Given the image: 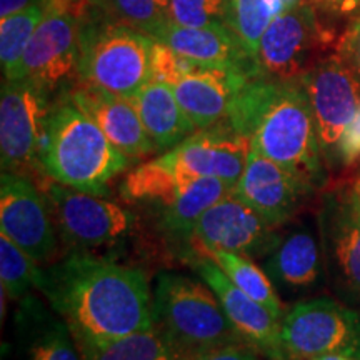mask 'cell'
I'll return each mask as SVG.
<instances>
[{
  "instance_id": "1",
  "label": "cell",
  "mask_w": 360,
  "mask_h": 360,
  "mask_svg": "<svg viewBox=\"0 0 360 360\" xmlns=\"http://www.w3.org/2000/svg\"><path fill=\"white\" fill-rule=\"evenodd\" d=\"M40 292L75 342H107L154 326L146 274L92 252L72 250L44 272Z\"/></svg>"
},
{
  "instance_id": "2",
  "label": "cell",
  "mask_w": 360,
  "mask_h": 360,
  "mask_svg": "<svg viewBox=\"0 0 360 360\" xmlns=\"http://www.w3.org/2000/svg\"><path fill=\"white\" fill-rule=\"evenodd\" d=\"M227 122L250 139L252 150L257 154L315 187L326 184V162L302 80L276 82L249 77L238 90Z\"/></svg>"
},
{
  "instance_id": "3",
  "label": "cell",
  "mask_w": 360,
  "mask_h": 360,
  "mask_svg": "<svg viewBox=\"0 0 360 360\" xmlns=\"http://www.w3.org/2000/svg\"><path fill=\"white\" fill-rule=\"evenodd\" d=\"M40 164L51 180L107 195V184L129 167L130 157L65 96L52 105Z\"/></svg>"
},
{
  "instance_id": "4",
  "label": "cell",
  "mask_w": 360,
  "mask_h": 360,
  "mask_svg": "<svg viewBox=\"0 0 360 360\" xmlns=\"http://www.w3.org/2000/svg\"><path fill=\"white\" fill-rule=\"evenodd\" d=\"M154 323L180 359L231 344H245L229 322L217 295L204 281L180 274H160L152 299Z\"/></svg>"
},
{
  "instance_id": "5",
  "label": "cell",
  "mask_w": 360,
  "mask_h": 360,
  "mask_svg": "<svg viewBox=\"0 0 360 360\" xmlns=\"http://www.w3.org/2000/svg\"><path fill=\"white\" fill-rule=\"evenodd\" d=\"M150 35L82 8L79 84L132 98L152 79Z\"/></svg>"
},
{
  "instance_id": "6",
  "label": "cell",
  "mask_w": 360,
  "mask_h": 360,
  "mask_svg": "<svg viewBox=\"0 0 360 360\" xmlns=\"http://www.w3.org/2000/svg\"><path fill=\"white\" fill-rule=\"evenodd\" d=\"M40 85L25 79H6L0 92V159L2 172L44 174L42 148L52 105Z\"/></svg>"
},
{
  "instance_id": "7",
  "label": "cell",
  "mask_w": 360,
  "mask_h": 360,
  "mask_svg": "<svg viewBox=\"0 0 360 360\" xmlns=\"http://www.w3.org/2000/svg\"><path fill=\"white\" fill-rule=\"evenodd\" d=\"M281 337L287 360L323 354L360 360V312L328 297L300 300L283 315Z\"/></svg>"
},
{
  "instance_id": "8",
  "label": "cell",
  "mask_w": 360,
  "mask_h": 360,
  "mask_svg": "<svg viewBox=\"0 0 360 360\" xmlns=\"http://www.w3.org/2000/svg\"><path fill=\"white\" fill-rule=\"evenodd\" d=\"M45 199L57 232L72 250L92 252L115 245L134 227L132 212L105 195L77 191L52 180L45 186Z\"/></svg>"
},
{
  "instance_id": "9",
  "label": "cell",
  "mask_w": 360,
  "mask_h": 360,
  "mask_svg": "<svg viewBox=\"0 0 360 360\" xmlns=\"http://www.w3.org/2000/svg\"><path fill=\"white\" fill-rule=\"evenodd\" d=\"M330 32L319 22L310 2H299L270 22L254 58L255 75L276 82L302 80L314 53L330 42Z\"/></svg>"
},
{
  "instance_id": "10",
  "label": "cell",
  "mask_w": 360,
  "mask_h": 360,
  "mask_svg": "<svg viewBox=\"0 0 360 360\" xmlns=\"http://www.w3.org/2000/svg\"><path fill=\"white\" fill-rule=\"evenodd\" d=\"M79 29L80 12L69 0H49L47 13L27 45L15 79L30 80L49 94L69 87L74 77L79 79Z\"/></svg>"
},
{
  "instance_id": "11",
  "label": "cell",
  "mask_w": 360,
  "mask_h": 360,
  "mask_svg": "<svg viewBox=\"0 0 360 360\" xmlns=\"http://www.w3.org/2000/svg\"><path fill=\"white\" fill-rule=\"evenodd\" d=\"M317 125L323 162L340 167L339 143L360 105V84L339 53L314 64L302 77Z\"/></svg>"
},
{
  "instance_id": "12",
  "label": "cell",
  "mask_w": 360,
  "mask_h": 360,
  "mask_svg": "<svg viewBox=\"0 0 360 360\" xmlns=\"http://www.w3.org/2000/svg\"><path fill=\"white\" fill-rule=\"evenodd\" d=\"M319 231L327 282L345 304L360 305V209L350 191L326 197Z\"/></svg>"
},
{
  "instance_id": "13",
  "label": "cell",
  "mask_w": 360,
  "mask_h": 360,
  "mask_svg": "<svg viewBox=\"0 0 360 360\" xmlns=\"http://www.w3.org/2000/svg\"><path fill=\"white\" fill-rule=\"evenodd\" d=\"M0 227L37 264L56 257L58 242L51 207L27 175L2 172Z\"/></svg>"
},
{
  "instance_id": "14",
  "label": "cell",
  "mask_w": 360,
  "mask_h": 360,
  "mask_svg": "<svg viewBox=\"0 0 360 360\" xmlns=\"http://www.w3.org/2000/svg\"><path fill=\"white\" fill-rule=\"evenodd\" d=\"M191 265L217 295L229 322L247 345L270 360H287L281 337V319L238 289L210 257L193 259Z\"/></svg>"
},
{
  "instance_id": "15",
  "label": "cell",
  "mask_w": 360,
  "mask_h": 360,
  "mask_svg": "<svg viewBox=\"0 0 360 360\" xmlns=\"http://www.w3.org/2000/svg\"><path fill=\"white\" fill-rule=\"evenodd\" d=\"M315 188L309 180L250 150L233 195L277 229L300 209Z\"/></svg>"
},
{
  "instance_id": "16",
  "label": "cell",
  "mask_w": 360,
  "mask_h": 360,
  "mask_svg": "<svg viewBox=\"0 0 360 360\" xmlns=\"http://www.w3.org/2000/svg\"><path fill=\"white\" fill-rule=\"evenodd\" d=\"M193 237L205 249L264 259L276 245L278 232L231 192L202 215Z\"/></svg>"
},
{
  "instance_id": "17",
  "label": "cell",
  "mask_w": 360,
  "mask_h": 360,
  "mask_svg": "<svg viewBox=\"0 0 360 360\" xmlns=\"http://www.w3.org/2000/svg\"><path fill=\"white\" fill-rule=\"evenodd\" d=\"M252 150L250 139L237 132L227 120L199 129L169 155L192 179L214 177L236 188Z\"/></svg>"
},
{
  "instance_id": "18",
  "label": "cell",
  "mask_w": 360,
  "mask_h": 360,
  "mask_svg": "<svg viewBox=\"0 0 360 360\" xmlns=\"http://www.w3.org/2000/svg\"><path fill=\"white\" fill-rule=\"evenodd\" d=\"M264 270L276 289L287 295L317 290L327 281L319 225L302 222L278 232L276 245L264 257Z\"/></svg>"
},
{
  "instance_id": "19",
  "label": "cell",
  "mask_w": 360,
  "mask_h": 360,
  "mask_svg": "<svg viewBox=\"0 0 360 360\" xmlns=\"http://www.w3.org/2000/svg\"><path fill=\"white\" fill-rule=\"evenodd\" d=\"M244 72L197 64L191 60L186 74L170 85L197 130L227 120L238 90L247 82Z\"/></svg>"
},
{
  "instance_id": "20",
  "label": "cell",
  "mask_w": 360,
  "mask_h": 360,
  "mask_svg": "<svg viewBox=\"0 0 360 360\" xmlns=\"http://www.w3.org/2000/svg\"><path fill=\"white\" fill-rule=\"evenodd\" d=\"M67 96L130 159L148 155L157 150L143 127L132 98L115 96L107 90L84 84L72 87Z\"/></svg>"
},
{
  "instance_id": "21",
  "label": "cell",
  "mask_w": 360,
  "mask_h": 360,
  "mask_svg": "<svg viewBox=\"0 0 360 360\" xmlns=\"http://www.w3.org/2000/svg\"><path fill=\"white\" fill-rule=\"evenodd\" d=\"M154 40L169 45L179 56L197 64L238 70L252 77L255 75L254 58L224 25L186 27L167 22L154 35Z\"/></svg>"
},
{
  "instance_id": "22",
  "label": "cell",
  "mask_w": 360,
  "mask_h": 360,
  "mask_svg": "<svg viewBox=\"0 0 360 360\" xmlns=\"http://www.w3.org/2000/svg\"><path fill=\"white\" fill-rule=\"evenodd\" d=\"M132 102L157 150H172L197 132L169 84L148 80L132 97Z\"/></svg>"
},
{
  "instance_id": "23",
  "label": "cell",
  "mask_w": 360,
  "mask_h": 360,
  "mask_svg": "<svg viewBox=\"0 0 360 360\" xmlns=\"http://www.w3.org/2000/svg\"><path fill=\"white\" fill-rule=\"evenodd\" d=\"M231 192L232 187L220 179L200 177L191 180L180 187L172 200L157 209L160 231L174 240H188L193 237L202 215Z\"/></svg>"
},
{
  "instance_id": "24",
  "label": "cell",
  "mask_w": 360,
  "mask_h": 360,
  "mask_svg": "<svg viewBox=\"0 0 360 360\" xmlns=\"http://www.w3.org/2000/svg\"><path fill=\"white\" fill-rule=\"evenodd\" d=\"M191 180L193 179L180 170L169 152H164L157 159L130 170L120 186V193L127 200L160 209Z\"/></svg>"
},
{
  "instance_id": "25",
  "label": "cell",
  "mask_w": 360,
  "mask_h": 360,
  "mask_svg": "<svg viewBox=\"0 0 360 360\" xmlns=\"http://www.w3.org/2000/svg\"><path fill=\"white\" fill-rule=\"evenodd\" d=\"M82 360H180L159 327L107 342H77Z\"/></svg>"
},
{
  "instance_id": "26",
  "label": "cell",
  "mask_w": 360,
  "mask_h": 360,
  "mask_svg": "<svg viewBox=\"0 0 360 360\" xmlns=\"http://www.w3.org/2000/svg\"><path fill=\"white\" fill-rule=\"evenodd\" d=\"M204 249L205 257H210L224 274L236 283L247 295L262 304L270 314L277 319H283V307L281 297L277 294L276 285L270 281L264 269H260L250 257L236 254V252L220 250V249Z\"/></svg>"
},
{
  "instance_id": "27",
  "label": "cell",
  "mask_w": 360,
  "mask_h": 360,
  "mask_svg": "<svg viewBox=\"0 0 360 360\" xmlns=\"http://www.w3.org/2000/svg\"><path fill=\"white\" fill-rule=\"evenodd\" d=\"M172 0H85V11L154 35L170 22Z\"/></svg>"
},
{
  "instance_id": "28",
  "label": "cell",
  "mask_w": 360,
  "mask_h": 360,
  "mask_svg": "<svg viewBox=\"0 0 360 360\" xmlns=\"http://www.w3.org/2000/svg\"><path fill=\"white\" fill-rule=\"evenodd\" d=\"M287 8L285 0H231L227 29L242 49L255 58L265 30L278 13Z\"/></svg>"
},
{
  "instance_id": "29",
  "label": "cell",
  "mask_w": 360,
  "mask_h": 360,
  "mask_svg": "<svg viewBox=\"0 0 360 360\" xmlns=\"http://www.w3.org/2000/svg\"><path fill=\"white\" fill-rule=\"evenodd\" d=\"M49 0H35L24 11L0 22V64L6 79H15L30 39L47 13Z\"/></svg>"
},
{
  "instance_id": "30",
  "label": "cell",
  "mask_w": 360,
  "mask_h": 360,
  "mask_svg": "<svg viewBox=\"0 0 360 360\" xmlns=\"http://www.w3.org/2000/svg\"><path fill=\"white\" fill-rule=\"evenodd\" d=\"M0 282L13 300L25 299L30 289H42L44 270L11 237L0 233Z\"/></svg>"
},
{
  "instance_id": "31",
  "label": "cell",
  "mask_w": 360,
  "mask_h": 360,
  "mask_svg": "<svg viewBox=\"0 0 360 360\" xmlns=\"http://www.w3.org/2000/svg\"><path fill=\"white\" fill-rule=\"evenodd\" d=\"M42 307L35 302V315L39 314V328L30 340L29 360H82L69 326L65 322L53 321L42 312Z\"/></svg>"
},
{
  "instance_id": "32",
  "label": "cell",
  "mask_w": 360,
  "mask_h": 360,
  "mask_svg": "<svg viewBox=\"0 0 360 360\" xmlns=\"http://www.w3.org/2000/svg\"><path fill=\"white\" fill-rule=\"evenodd\" d=\"M231 0H172L170 22L186 27H227Z\"/></svg>"
},
{
  "instance_id": "33",
  "label": "cell",
  "mask_w": 360,
  "mask_h": 360,
  "mask_svg": "<svg viewBox=\"0 0 360 360\" xmlns=\"http://www.w3.org/2000/svg\"><path fill=\"white\" fill-rule=\"evenodd\" d=\"M188 64L191 58L179 56L169 45L155 40L152 47V79L172 85L186 74Z\"/></svg>"
},
{
  "instance_id": "34",
  "label": "cell",
  "mask_w": 360,
  "mask_h": 360,
  "mask_svg": "<svg viewBox=\"0 0 360 360\" xmlns=\"http://www.w3.org/2000/svg\"><path fill=\"white\" fill-rule=\"evenodd\" d=\"M339 56L354 72L360 84V13H357L352 24L345 30L339 40Z\"/></svg>"
},
{
  "instance_id": "35",
  "label": "cell",
  "mask_w": 360,
  "mask_h": 360,
  "mask_svg": "<svg viewBox=\"0 0 360 360\" xmlns=\"http://www.w3.org/2000/svg\"><path fill=\"white\" fill-rule=\"evenodd\" d=\"M339 160L340 165H352L360 160V105L340 139Z\"/></svg>"
},
{
  "instance_id": "36",
  "label": "cell",
  "mask_w": 360,
  "mask_h": 360,
  "mask_svg": "<svg viewBox=\"0 0 360 360\" xmlns=\"http://www.w3.org/2000/svg\"><path fill=\"white\" fill-rule=\"evenodd\" d=\"M192 360H262L257 350L247 344H231L209 350V352L197 355Z\"/></svg>"
},
{
  "instance_id": "37",
  "label": "cell",
  "mask_w": 360,
  "mask_h": 360,
  "mask_svg": "<svg viewBox=\"0 0 360 360\" xmlns=\"http://www.w3.org/2000/svg\"><path fill=\"white\" fill-rule=\"evenodd\" d=\"M310 4L327 15L339 19L360 13V0H310Z\"/></svg>"
},
{
  "instance_id": "38",
  "label": "cell",
  "mask_w": 360,
  "mask_h": 360,
  "mask_svg": "<svg viewBox=\"0 0 360 360\" xmlns=\"http://www.w3.org/2000/svg\"><path fill=\"white\" fill-rule=\"evenodd\" d=\"M35 0H0V19H6L13 13L24 11Z\"/></svg>"
},
{
  "instance_id": "39",
  "label": "cell",
  "mask_w": 360,
  "mask_h": 360,
  "mask_svg": "<svg viewBox=\"0 0 360 360\" xmlns=\"http://www.w3.org/2000/svg\"><path fill=\"white\" fill-rule=\"evenodd\" d=\"M310 360H354V359H350L344 354H323V355H319V357H314Z\"/></svg>"
},
{
  "instance_id": "40",
  "label": "cell",
  "mask_w": 360,
  "mask_h": 360,
  "mask_svg": "<svg viewBox=\"0 0 360 360\" xmlns=\"http://www.w3.org/2000/svg\"><path fill=\"white\" fill-rule=\"evenodd\" d=\"M350 193H352V199L355 200V204H357L359 209H360V179L354 184V187H352V191H350Z\"/></svg>"
},
{
  "instance_id": "41",
  "label": "cell",
  "mask_w": 360,
  "mask_h": 360,
  "mask_svg": "<svg viewBox=\"0 0 360 360\" xmlns=\"http://www.w3.org/2000/svg\"><path fill=\"white\" fill-rule=\"evenodd\" d=\"M299 2V0H285V4H287V7H290V6H294V4H297Z\"/></svg>"
},
{
  "instance_id": "42",
  "label": "cell",
  "mask_w": 360,
  "mask_h": 360,
  "mask_svg": "<svg viewBox=\"0 0 360 360\" xmlns=\"http://www.w3.org/2000/svg\"><path fill=\"white\" fill-rule=\"evenodd\" d=\"M2 360H6V359H4V352H2Z\"/></svg>"
},
{
  "instance_id": "43",
  "label": "cell",
  "mask_w": 360,
  "mask_h": 360,
  "mask_svg": "<svg viewBox=\"0 0 360 360\" xmlns=\"http://www.w3.org/2000/svg\"><path fill=\"white\" fill-rule=\"evenodd\" d=\"M180 360H184V359H180Z\"/></svg>"
}]
</instances>
